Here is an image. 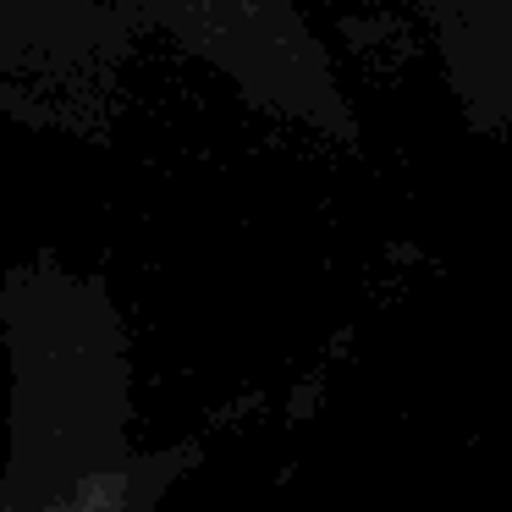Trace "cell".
Here are the masks:
<instances>
[{
  "label": "cell",
  "mask_w": 512,
  "mask_h": 512,
  "mask_svg": "<svg viewBox=\"0 0 512 512\" xmlns=\"http://www.w3.org/2000/svg\"><path fill=\"white\" fill-rule=\"evenodd\" d=\"M160 12H171L193 39H221L226 28H248L270 12V0H155Z\"/></svg>",
  "instance_id": "7a4b0ae2"
},
{
  "label": "cell",
  "mask_w": 512,
  "mask_h": 512,
  "mask_svg": "<svg viewBox=\"0 0 512 512\" xmlns=\"http://www.w3.org/2000/svg\"><path fill=\"white\" fill-rule=\"evenodd\" d=\"M83 0H0V116L50 122L78 89Z\"/></svg>",
  "instance_id": "6da1fadb"
}]
</instances>
